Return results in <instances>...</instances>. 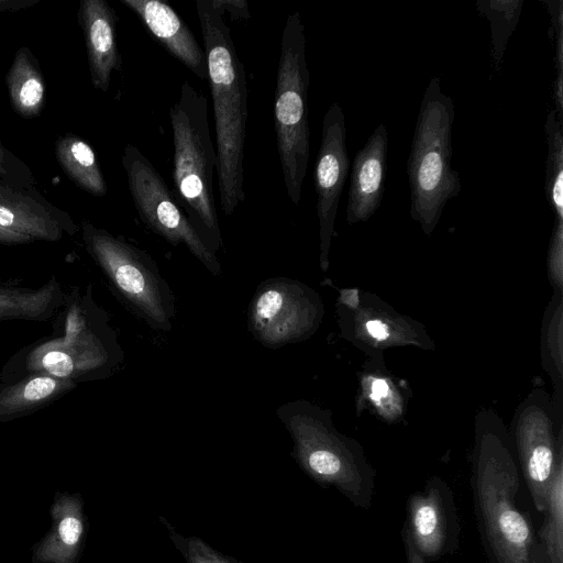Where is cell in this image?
<instances>
[{"instance_id": "32", "label": "cell", "mask_w": 563, "mask_h": 563, "mask_svg": "<svg viewBox=\"0 0 563 563\" xmlns=\"http://www.w3.org/2000/svg\"><path fill=\"white\" fill-rule=\"evenodd\" d=\"M32 242H33L32 240H30L29 238H26L24 235H21V234H18V233H14V232H11V231L0 228V244H2V245H8V246L22 245V244H29Z\"/></svg>"}, {"instance_id": "14", "label": "cell", "mask_w": 563, "mask_h": 563, "mask_svg": "<svg viewBox=\"0 0 563 563\" xmlns=\"http://www.w3.org/2000/svg\"><path fill=\"white\" fill-rule=\"evenodd\" d=\"M402 538L426 562L456 550L460 520L453 493L442 478L430 477L422 490L409 496Z\"/></svg>"}, {"instance_id": "10", "label": "cell", "mask_w": 563, "mask_h": 563, "mask_svg": "<svg viewBox=\"0 0 563 563\" xmlns=\"http://www.w3.org/2000/svg\"><path fill=\"white\" fill-rule=\"evenodd\" d=\"M121 163L141 220L172 245L184 244L212 275L217 276L221 271L217 255L203 244L148 158L136 146L128 144L123 148Z\"/></svg>"}, {"instance_id": "13", "label": "cell", "mask_w": 563, "mask_h": 563, "mask_svg": "<svg viewBox=\"0 0 563 563\" xmlns=\"http://www.w3.org/2000/svg\"><path fill=\"white\" fill-rule=\"evenodd\" d=\"M349 169L345 117L341 106L334 102L323 117L313 176L319 220V262L323 272L329 268L331 242L336 235L334 223Z\"/></svg>"}, {"instance_id": "2", "label": "cell", "mask_w": 563, "mask_h": 563, "mask_svg": "<svg viewBox=\"0 0 563 563\" xmlns=\"http://www.w3.org/2000/svg\"><path fill=\"white\" fill-rule=\"evenodd\" d=\"M474 435L471 486L489 563H534L531 519L518 506L520 468L510 433L496 412L483 409Z\"/></svg>"}, {"instance_id": "29", "label": "cell", "mask_w": 563, "mask_h": 563, "mask_svg": "<svg viewBox=\"0 0 563 563\" xmlns=\"http://www.w3.org/2000/svg\"><path fill=\"white\" fill-rule=\"evenodd\" d=\"M161 521L165 525L175 548L187 563H240L221 554L200 538L181 536L165 518L161 517Z\"/></svg>"}, {"instance_id": "18", "label": "cell", "mask_w": 563, "mask_h": 563, "mask_svg": "<svg viewBox=\"0 0 563 563\" xmlns=\"http://www.w3.org/2000/svg\"><path fill=\"white\" fill-rule=\"evenodd\" d=\"M77 19L84 34L88 67L93 87L108 91L113 71L120 70L117 15L104 0H80Z\"/></svg>"}, {"instance_id": "15", "label": "cell", "mask_w": 563, "mask_h": 563, "mask_svg": "<svg viewBox=\"0 0 563 563\" xmlns=\"http://www.w3.org/2000/svg\"><path fill=\"white\" fill-rule=\"evenodd\" d=\"M0 228L34 241L57 242L79 231L70 214L48 202L37 190L0 179Z\"/></svg>"}, {"instance_id": "3", "label": "cell", "mask_w": 563, "mask_h": 563, "mask_svg": "<svg viewBox=\"0 0 563 563\" xmlns=\"http://www.w3.org/2000/svg\"><path fill=\"white\" fill-rule=\"evenodd\" d=\"M203 51L207 59L218 158L220 206L231 216L244 202V145L247 119V86L224 12L214 0H197Z\"/></svg>"}, {"instance_id": "19", "label": "cell", "mask_w": 563, "mask_h": 563, "mask_svg": "<svg viewBox=\"0 0 563 563\" xmlns=\"http://www.w3.org/2000/svg\"><path fill=\"white\" fill-rule=\"evenodd\" d=\"M133 11L152 36L176 59L202 80L208 79L203 48L181 16L158 0H120Z\"/></svg>"}, {"instance_id": "7", "label": "cell", "mask_w": 563, "mask_h": 563, "mask_svg": "<svg viewBox=\"0 0 563 563\" xmlns=\"http://www.w3.org/2000/svg\"><path fill=\"white\" fill-rule=\"evenodd\" d=\"M309 80L305 26L299 12H292L282 33L274 118L285 188L295 205L301 198L310 156Z\"/></svg>"}, {"instance_id": "1", "label": "cell", "mask_w": 563, "mask_h": 563, "mask_svg": "<svg viewBox=\"0 0 563 563\" xmlns=\"http://www.w3.org/2000/svg\"><path fill=\"white\" fill-rule=\"evenodd\" d=\"M52 332L12 354L0 383L47 374L77 384L104 379L118 372L124 353L109 313L93 298L92 285L65 290Z\"/></svg>"}, {"instance_id": "23", "label": "cell", "mask_w": 563, "mask_h": 563, "mask_svg": "<svg viewBox=\"0 0 563 563\" xmlns=\"http://www.w3.org/2000/svg\"><path fill=\"white\" fill-rule=\"evenodd\" d=\"M56 159L67 177L86 192L102 197L107 194V183L97 155L82 137L67 133L55 143Z\"/></svg>"}, {"instance_id": "17", "label": "cell", "mask_w": 563, "mask_h": 563, "mask_svg": "<svg viewBox=\"0 0 563 563\" xmlns=\"http://www.w3.org/2000/svg\"><path fill=\"white\" fill-rule=\"evenodd\" d=\"M49 516V530L33 545L31 563H79L88 529L81 495L56 493Z\"/></svg>"}, {"instance_id": "28", "label": "cell", "mask_w": 563, "mask_h": 563, "mask_svg": "<svg viewBox=\"0 0 563 563\" xmlns=\"http://www.w3.org/2000/svg\"><path fill=\"white\" fill-rule=\"evenodd\" d=\"M550 14L551 32L554 47V69L555 78L553 82L554 110L558 120L562 123L563 119V2L545 1Z\"/></svg>"}, {"instance_id": "12", "label": "cell", "mask_w": 563, "mask_h": 563, "mask_svg": "<svg viewBox=\"0 0 563 563\" xmlns=\"http://www.w3.org/2000/svg\"><path fill=\"white\" fill-rule=\"evenodd\" d=\"M336 307L342 335L372 357H383V350L393 346H433L420 323L374 295L341 289Z\"/></svg>"}, {"instance_id": "8", "label": "cell", "mask_w": 563, "mask_h": 563, "mask_svg": "<svg viewBox=\"0 0 563 563\" xmlns=\"http://www.w3.org/2000/svg\"><path fill=\"white\" fill-rule=\"evenodd\" d=\"M79 230L86 252L117 298L152 329L170 331L175 296L151 255L87 220Z\"/></svg>"}, {"instance_id": "27", "label": "cell", "mask_w": 563, "mask_h": 563, "mask_svg": "<svg viewBox=\"0 0 563 563\" xmlns=\"http://www.w3.org/2000/svg\"><path fill=\"white\" fill-rule=\"evenodd\" d=\"M523 1H477V11L487 18L492 30V57L496 68L519 21Z\"/></svg>"}, {"instance_id": "21", "label": "cell", "mask_w": 563, "mask_h": 563, "mask_svg": "<svg viewBox=\"0 0 563 563\" xmlns=\"http://www.w3.org/2000/svg\"><path fill=\"white\" fill-rule=\"evenodd\" d=\"M64 297L65 289L55 276L37 288L0 282V322L51 321Z\"/></svg>"}, {"instance_id": "24", "label": "cell", "mask_w": 563, "mask_h": 563, "mask_svg": "<svg viewBox=\"0 0 563 563\" xmlns=\"http://www.w3.org/2000/svg\"><path fill=\"white\" fill-rule=\"evenodd\" d=\"M542 367L553 384V404L556 421L563 426V294L554 291L541 328Z\"/></svg>"}, {"instance_id": "35", "label": "cell", "mask_w": 563, "mask_h": 563, "mask_svg": "<svg viewBox=\"0 0 563 563\" xmlns=\"http://www.w3.org/2000/svg\"><path fill=\"white\" fill-rule=\"evenodd\" d=\"M534 563H540L539 561H534Z\"/></svg>"}, {"instance_id": "25", "label": "cell", "mask_w": 563, "mask_h": 563, "mask_svg": "<svg viewBox=\"0 0 563 563\" xmlns=\"http://www.w3.org/2000/svg\"><path fill=\"white\" fill-rule=\"evenodd\" d=\"M360 376V405L367 404L377 415L386 420L401 418L406 399L404 387L398 388L384 367L383 357H372Z\"/></svg>"}, {"instance_id": "11", "label": "cell", "mask_w": 563, "mask_h": 563, "mask_svg": "<svg viewBox=\"0 0 563 563\" xmlns=\"http://www.w3.org/2000/svg\"><path fill=\"white\" fill-rule=\"evenodd\" d=\"M512 445L534 508L544 512L558 462L563 457V426L543 389H533L511 421Z\"/></svg>"}, {"instance_id": "5", "label": "cell", "mask_w": 563, "mask_h": 563, "mask_svg": "<svg viewBox=\"0 0 563 563\" xmlns=\"http://www.w3.org/2000/svg\"><path fill=\"white\" fill-rule=\"evenodd\" d=\"M277 417L292 439L291 456L321 486L335 487L355 507L368 508L375 471L362 446L339 432L332 413L306 399L280 405Z\"/></svg>"}, {"instance_id": "26", "label": "cell", "mask_w": 563, "mask_h": 563, "mask_svg": "<svg viewBox=\"0 0 563 563\" xmlns=\"http://www.w3.org/2000/svg\"><path fill=\"white\" fill-rule=\"evenodd\" d=\"M540 539L549 563H563V457L550 486Z\"/></svg>"}, {"instance_id": "33", "label": "cell", "mask_w": 563, "mask_h": 563, "mask_svg": "<svg viewBox=\"0 0 563 563\" xmlns=\"http://www.w3.org/2000/svg\"><path fill=\"white\" fill-rule=\"evenodd\" d=\"M37 2L38 0H0V12H13L27 9Z\"/></svg>"}, {"instance_id": "36", "label": "cell", "mask_w": 563, "mask_h": 563, "mask_svg": "<svg viewBox=\"0 0 563 563\" xmlns=\"http://www.w3.org/2000/svg\"><path fill=\"white\" fill-rule=\"evenodd\" d=\"M0 282H1V279H0Z\"/></svg>"}, {"instance_id": "16", "label": "cell", "mask_w": 563, "mask_h": 563, "mask_svg": "<svg viewBox=\"0 0 563 563\" xmlns=\"http://www.w3.org/2000/svg\"><path fill=\"white\" fill-rule=\"evenodd\" d=\"M388 131L379 124L352 163L346 222H364L382 203L387 174Z\"/></svg>"}, {"instance_id": "22", "label": "cell", "mask_w": 563, "mask_h": 563, "mask_svg": "<svg viewBox=\"0 0 563 563\" xmlns=\"http://www.w3.org/2000/svg\"><path fill=\"white\" fill-rule=\"evenodd\" d=\"M11 106L24 119L38 117L46 102V85L37 59L26 46L15 52L5 75Z\"/></svg>"}, {"instance_id": "31", "label": "cell", "mask_w": 563, "mask_h": 563, "mask_svg": "<svg viewBox=\"0 0 563 563\" xmlns=\"http://www.w3.org/2000/svg\"><path fill=\"white\" fill-rule=\"evenodd\" d=\"M216 4L224 12L230 13L231 16L243 18V13L247 12V4L243 0H214Z\"/></svg>"}, {"instance_id": "9", "label": "cell", "mask_w": 563, "mask_h": 563, "mask_svg": "<svg viewBox=\"0 0 563 563\" xmlns=\"http://www.w3.org/2000/svg\"><path fill=\"white\" fill-rule=\"evenodd\" d=\"M323 314L314 289L288 277H272L257 286L250 301L247 327L263 346L279 349L313 335Z\"/></svg>"}, {"instance_id": "34", "label": "cell", "mask_w": 563, "mask_h": 563, "mask_svg": "<svg viewBox=\"0 0 563 563\" xmlns=\"http://www.w3.org/2000/svg\"><path fill=\"white\" fill-rule=\"evenodd\" d=\"M408 563H428L412 548L408 540L402 538Z\"/></svg>"}, {"instance_id": "30", "label": "cell", "mask_w": 563, "mask_h": 563, "mask_svg": "<svg viewBox=\"0 0 563 563\" xmlns=\"http://www.w3.org/2000/svg\"><path fill=\"white\" fill-rule=\"evenodd\" d=\"M547 266L554 291L563 294V229L552 230Z\"/></svg>"}, {"instance_id": "4", "label": "cell", "mask_w": 563, "mask_h": 563, "mask_svg": "<svg viewBox=\"0 0 563 563\" xmlns=\"http://www.w3.org/2000/svg\"><path fill=\"white\" fill-rule=\"evenodd\" d=\"M173 133V195L194 230L216 254L223 241L214 196L217 151L205 93L185 80L169 109Z\"/></svg>"}, {"instance_id": "6", "label": "cell", "mask_w": 563, "mask_h": 563, "mask_svg": "<svg viewBox=\"0 0 563 563\" xmlns=\"http://www.w3.org/2000/svg\"><path fill=\"white\" fill-rule=\"evenodd\" d=\"M454 117L452 98L433 77L422 96L407 161L410 216L426 235L432 234L446 202L462 189L451 164Z\"/></svg>"}, {"instance_id": "20", "label": "cell", "mask_w": 563, "mask_h": 563, "mask_svg": "<svg viewBox=\"0 0 563 563\" xmlns=\"http://www.w3.org/2000/svg\"><path fill=\"white\" fill-rule=\"evenodd\" d=\"M77 383L47 374H31L0 383V422L32 415L74 390Z\"/></svg>"}]
</instances>
